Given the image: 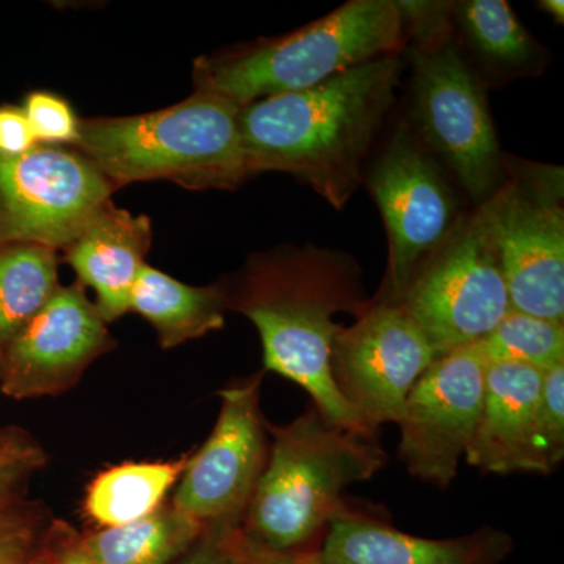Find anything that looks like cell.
<instances>
[{
    "label": "cell",
    "instance_id": "obj_1",
    "mask_svg": "<svg viewBox=\"0 0 564 564\" xmlns=\"http://www.w3.org/2000/svg\"><path fill=\"white\" fill-rule=\"evenodd\" d=\"M228 289V311L261 334L263 366L299 384L326 425L375 437L334 384L332 351L344 325L369 310L358 262L314 245H281L248 258Z\"/></svg>",
    "mask_w": 564,
    "mask_h": 564
},
{
    "label": "cell",
    "instance_id": "obj_2",
    "mask_svg": "<svg viewBox=\"0 0 564 564\" xmlns=\"http://www.w3.org/2000/svg\"><path fill=\"white\" fill-rule=\"evenodd\" d=\"M403 66L402 55H386L306 90L242 107L251 176L291 174L344 209L364 182V161L395 101Z\"/></svg>",
    "mask_w": 564,
    "mask_h": 564
},
{
    "label": "cell",
    "instance_id": "obj_3",
    "mask_svg": "<svg viewBox=\"0 0 564 564\" xmlns=\"http://www.w3.org/2000/svg\"><path fill=\"white\" fill-rule=\"evenodd\" d=\"M265 426L273 443L240 530L259 551L303 554L348 511L345 489L373 478L388 455L375 437L326 425L314 406L288 425Z\"/></svg>",
    "mask_w": 564,
    "mask_h": 564
},
{
    "label": "cell",
    "instance_id": "obj_4",
    "mask_svg": "<svg viewBox=\"0 0 564 564\" xmlns=\"http://www.w3.org/2000/svg\"><path fill=\"white\" fill-rule=\"evenodd\" d=\"M240 110L214 93L193 90L184 101L150 113L82 118L74 150L118 191L151 181L188 191H234L252 177Z\"/></svg>",
    "mask_w": 564,
    "mask_h": 564
},
{
    "label": "cell",
    "instance_id": "obj_5",
    "mask_svg": "<svg viewBox=\"0 0 564 564\" xmlns=\"http://www.w3.org/2000/svg\"><path fill=\"white\" fill-rule=\"evenodd\" d=\"M408 46L395 0H350L288 35L237 44L193 63V90L239 107L315 87Z\"/></svg>",
    "mask_w": 564,
    "mask_h": 564
},
{
    "label": "cell",
    "instance_id": "obj_6",
    "mask_svg": "<svg viewBox=\"0 0 564 564\" xmlns=\"http://www.w3.org/2000/svg\"><path fill=\"white\" fill-rule=\"evenodd\" d=\"M510 180L478 206L511 307L564 323L562 169L516 162Z\"/></svg>",
    "mask_w": 564,
    "mask_h": 564
},
{
    "label": "cell",
    "instance_id": "obj_7",
    "mask_svg": "<svg viewBox=\"0 0 564 564\" xmlns=\"http://www.w3.org/2000/svg\"><path fill=\"white\" fill-rule=\"evenodd\" d=\"M414 135L448 166L467 195L481 204L505 176V158L485 85L454 43L408 51Z\"/></svg>",
    "mask_w": 564,
    "mask_h": 564
},
{
    "label": "cell",
    "instance_id": "obj_8",
    "mask_svg": "<svg viewBox=\"0 0 564 564\" xmlns=\"http://www.w3.org/2000/svg\"><path fill=\"white\" fill-rule=\"evenodd\" d=\"M397 304L425 334L437 358L480 343L513 311L502 267L477 210L462 218Z\"/></svg>",
    "mask_w": 564,
    "mask_h": 564
},
{
    "label": "cell",
    "instance_id": "obj_9",
    "mask_svg": "<svg viewBox=\"0 0 564 564\" xmlns=\"http://www.w3.org/2000/svg\"><path fill=\"white\" fill-rule=\"evenodd\" d=\"M364 182L389 237L384 296L375 300L397 304L462 221L458 199L440 163L408 126L397 129Z\"/></svg>",
    "mask_w": 564,
    "mask_h": 564
},
{
    "label": "cell",
    "instance_id": "obj_10",
    "mask_svg": "<svg viewBox=\"0 0 564 564\" xmlns=\"http://www.w3.org/2000/svg\"><path fill=\"white\" fill-rule=\"evenodd\" d=\"M117 191L74 148L39 144L0 159V243L46 245L61 252Z\"/></svg>",
    "mask_w": 564,
    "mask_h": 564
},
{
    "label": "cell",
    "instance_id": "obj_11",
    "mask_svg": "<svg viewBox=\"0 0 564 564\" xmlns=\"http://www.w3.org/2000/svg\"><path fill=\"white\" fill-rule=\"evenodd\" d=\"M437 356L400 304L372 300L344 326L332 351L337 391L370 433L402 419L404 403Z\"/></svg>",
    "mask_w": 564,
    "mask_h": 564
},
{
    "label": "cell",
    "instance_id": "obj_12",
    "mask_svg": "<svg viewBox=\"0 0 564 564\" xmlns=\"http://www.w3.org/2000/svg\"><path fill=\"white\" fill-rule=\"evenodd\" d=\"M480 345L440 356L404 403L399 456L408 473L425 484L448 488L473 443L486 383Z\"/></svg>",
    "mask_w": 564,
    "mask_h": 564
},
{
    "label": "cell",
    "instance_id": "obj_13",
    "mask_svg": "<svg viewBox=\"0 0 564 564\" xmlns=\"http://www.w3.org/2000/svg\"><path fill=\"white\" fill-rule=\"evenodd\" d=\"M263 373L220 392L209 440L188 459L173 508L207 527H240L267 462L259 400Z\"/></svg>",
    "mask_w": 564,
    "mask_h": 564
},
{
    "label": "cell",
    "instance_id": "obj_14",
    "mask_svg": "<svg viewBox=\"0 0 564 564\" xmlns=\"http://www.w3.org/2000/svg\"><path fill=\"white\" fill-rule=\"evenodd\" d=\"M115 347L87 289L77 281L61 285L11 344L0 369V391L14 400L58 395Z\"/></svg>",
    "mask_w": 564,
    "mask_h": 564
},
{
    "label": "cell",
    "instance_id": "obj_15",
    "mask_svg": "<svg viewBox=\"0 0 564 564\" xmlns=\"http://www.w3.org/2000/svg\"><path fill=\"white\" fill-rule=\"evenodd\" d=\"M543 372L513 362L486 369L480 421L467 448V463L486 474L552 473L538 440V404Z\"/></svg>",
    "mask_w": 564,
    "mask_h": 564
},
{
    "label": "cell",
    "instance_id": "obj_16",
    "mask_svg": "<svg viewBox=\"0 0 564 564\" xmlns=\"http://www.w3.org/2000/svg\"><path fill=\"white\" fill-rule=\"evenodd\" d=\"M511 549L510 534L489 527L454 540H426L348 510L329 522L317 549L300 555L310 564H499Z\"/></svg>",
    "mask_w": 564,
    "mask_h": 564
},
{
    "label": "cell",
    "instance_id": "obj_17",
    "mask_svg": "<svg viewBox=\"0 0 564 564\" xmlns=\"http://www.w3.org/2000/svg\"><path fill=\"white\" fill-rule=\"evenodd\" d=\"M152 245V225L147 215L107 202L93 215L79 236L61 251L77 282L93 289L96 307L107 325L131 313V293L147 265Z\"/></svg>",
    "mask_w": 564,
    "mask_h": 564
},
{
    "label": "cell",
    "instance_id": "obj_18",
    "mask_svg": "<svg viewBox=\"0 0 564 564\" xmlns=\"http://www.w3.org/2000/svg\"><path fill=\"white\" fill-rule=\"evenodd\" d=\"M129 311L150 323L163 350H172L223 328L228 289L226 281L188 285L147 263L133 284Z\"/></svg>",
    "mask_w": 564,
    "mask_h": 564
},
{
    "label": "cell",
    "instance_id": "obj_19",
    "mask_svg": "<svg viewBox=\"0 0 564 564\" xmlns=\"http://www.w3.org/2000/svg\"><path fill=\"white\" fill-rule=\"evenodd\" d=\"M452 21L492 79L534 76L543 69V47L505 0L454 2Z\"/></svg>",
    "mask_w": 564,
    "mask_h": 564
},
{
    "label": "cell",
    "instance_id": "obj_20",
    "mask_svg": "<svg viewBox=\"0 0 564 564\" xmlns=\"http://www.w3.org/2000/svg\"><path fill=\"white\" fill-rule=\"evenodd\" d=\"M61 252L46 245L0 243V369L11 344L61 289Z\"/></svg>",
    "mask_w": 564,
    "mask_h": 564
},
{
    "label": "cell",
    "instance_id": "obj_21",
    "mask_svg": "<svg viewBox=\"0 0 564 564\" xmlns=\"http://www.w3.org/2000/svg\"><path fill=\"white\" fill-rule=\"evenodd\" d=\"M191 456L174 462L126 463L104 470L88 486L85 513L102 529L132 524L163 507Z\"/></svg>",
    "mask_w": 564,
    "mask_h": 564
},
{
    "label": "cell",
    "instance_id": "obj_22",
    "mask_svg": "<svg viewBox=\"0 0 564 564\" xmlns=\"http://www.w3.org/2000/svg\"><path fill=\"white\" fill-rule=\"evenodd\" d=\"M203 532L199 522L170 505L132 524L99 530L80 549L95 564H170Z\"/></svg>",
    "mask_w": 564,
    "mask_h": 564
},
{
    "label": "cell",
    "instance_id": "obj_23",
    "mask_svg": "<svg viewBox=\"0 0 564 564\" xmlns=\"http://www.w3.org/2000/svg\"><path fill=\"white\" fill-rule=\"evenodd\" d=\"M478 345L488 364H522L544 373L564 362V323L511 311Z\"/></svg>",
    "mask_w": 564,
    "mask_h": 564
},
{
    "label": "cell",
    "instance_id": "obj_24",
    "mask_svg": "<svg viewBox=\"0 0 564 564\" xmlns=\"http://www.w3.org/2000/svg\"><path fill=\"white\" fill-rule=\"evenodd\" d=\"M21 107L36 143L44 147H76L82 118L68 99L57 93L35 90L25 95Z\"/></svg>",
    "mask_w": 564,
    "mask_h": 564
},
{
    "label": "cell",
    "instance_id": "obj_25",
    "mask_svg": "<svg viewBox=\"0 0 564 564\" xmlns=\"http://www.w3.org/2000/svg\"><path fill=\"white\" fill-rule=\"evenodd\" d=\"M46 463L40 444L24 430H0V505L22 499L25 486Z\"/></svg>",
    "mask_w": 564,
    "mask_h": 564
},
{
    "label": "cell",
    "instance_id": "obj_26",
    "mask_svg": "<svg viewBox=\"0 0 564 564\" xmlns=\"http://www.w3.org/2000/svg\"><path fill=\"white\" fill-rule=\"evenodd\" d=\"M43 513L24 499L0 505V564H31Z\"/></svg>",
    "mask_w": 564,
    "mask_h": 564
},
{
    "label": "cell",
    "instance_id": "obj_27",
    "mask_svg": "<svg viewBox=\"0 0 564 564\" xmlns=\"http://www.w3.org/2000/svg\"><path fill=\"white\" fill-rule=\"evenodd\" d=\"M538 440L552 470L564 458V362L543 373L538 404Z\"/></svg>",
    "mask_w": 564,
    "mask_h": 564
},
{
    "label": "cell",
    "instance_id": "obj_28",
    "mask_svg": "<svg viewBox=\"0 0 564 564\" xmlns=\"http://www.w3.org/2000/svg\"><path fill=\"white\" fill-rule=\"evenodd\" d=\"M402 17L406 41L413 39L414 50L433 51L451 43L452 9L454 2H400L395 0Z\"/></svg>",
    "mask_w": 564,
    "mask_h": 564
},
{
    "label": "cell",
    "instance_id": "obj_29",
    "mask_svg": "<svg viewBox=\"0 0 564 564\" xmlns=\"http://www.w3.org/2000/svg\"><path fill=\"white\" fill-rule=\"evenodd\" d=\"M177 564H252L240 527H207Z\"/></svg>",
    "mask_w": 564,
    "mask_h": 564
},
{
    "label": "cell",
    "instance_id": "obj_30",
    "mask_svg": "<svg viewBox=\"0 0 564 564\" xmlns=\"http://www.w3.org/2000/svg\"><path fill=\"white\" fill-rule=\"evenodd\" d=\"M39 147L21 106H0V159L18 158Z\"/></svg>",
    "mask_w": 564,
    "mask_h": 564
},
{
    "label": "cell",
    "instance_id": "obj_31",
    "mask_svg": "<svg viewBox=\"0 0 564 564\" xmlns=\"http://www.w3.org/2000/svg\"><path fill=\"white\" fill-rule=\"evenodd\" d=\"M247 545L256 564H310L300 554H272L251 547L248 543Z\"/></svg>",
    "mask_w": 564,
    "mask_h": 564
},
{
    "label": "cell",
    "instance_id": "obj_32",
    "mask_svg": "<svg viewBox=\"0 0 564 564\" xmlns=\"http://www.w3.org/2000/svg\"><path fill=\"white\" fill-rule=\"evenodd\" d=\"M540 7L545 13L551 14L556 22L562 24L564 20V3L562 0H543V2H540Z\"/></svg>",
    "mask_w": 564,
    "mask_h": 564
},
{
    "label": "cell",
    "instance_id": "obj_33",
    "mask_svg": "<svg viewBox=\"0 0 564 564\" xmlns=\"http://www.w3.org/2000/svg\"><path fill=\"white\" fill-rule=\"evenodd\" d=\"M61 564H95L91 562L90 558H88V555L85 554L82 549H77V551L69 552V554H66L63 556V560Z\"/></svg>",
    "mask_w": 564,
    "mask_h": 564
},
{
    "label": "cell",
    "instance_id": "obj_34",
    "mask_svg": "<svg viewBox=\"0 0 564 564\" xmlns=\"http://www.w3.org/2000/svg\"><path fill=\"white\" fill-rule=\"evenodd\" d=\"M248 551H250V549H248ZM250 555H251V554H250ZM251 560H252V556H251ZM252 564H256V563H254V560H252Z\"/></svg>",
    "mask_w": 564,
    "mask_h": 564
}]
</instances>
